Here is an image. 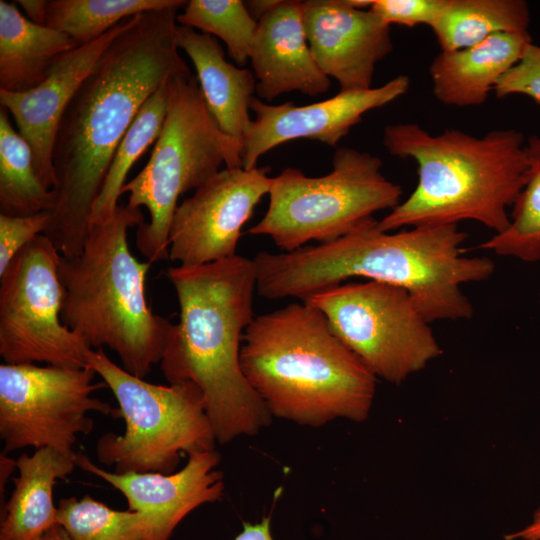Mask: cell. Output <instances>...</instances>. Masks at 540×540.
Segmentation results:
<instances>
[{"label": "cell", "instance_id": "obj_18", "mask_svg": "<svg viewBox=\"0 0 540 540\" xmlns=\"http://www.w3.org/2000/svg\"><path fill=\"white\" fill-rule=\"evenodd\" d=\"M249 60L264 102L293 91L315 97L330 88L307 40L302 1L280 0L258 21Z\"/></svg>", "mask_w": 540, "mask_h": 540}, {"label": "cell", "instance_id": "obj_13", "mask_svg": "<svg viewBox=\"0 0 540 540\" xmlns=\"http://www.w3.org/2000/svg\"><path fill=\"white\" fill-rule=\"evenodd\" d=\"M269 170L222 169L178 204L169 230V259L200 266L237 255L243 226L269 192Z\"/></svg>", "mask_w": 540, "mask_h": 540}, {"label": "cell", "instance_id": "obj_28", "mask_svg": "<svg viewBox=\"0 0 540 540\" xmlns=\"http://www.w3.org/2000/svg\"><path fill=\"white\" fill-rule=\"evenodd\" d=\"M58 524L72 540H150L144 514L112 509L90 495L60 500Z\"/></svg>", "mask_w": 540, "mask_h": 540}, {"label": "cell", "instance_id": "obj_10", "mask_svg": "<svg viewBox=\"0 0 540 540\" xmlns=\"http://www.w3.org/2000/svg\"><path fill=\"white\" fill-rule=\"evenodd\" d=\"M377 378L400 385L442 354L429 322L403 288L371 281L339 284L307 301Z\"/></svg>", "mask_w": 540, "mask_h": 540}, {"label": "cell", "instance_id": "obj_7", "mask_svg": "<svg viewBox=\"0 0 540 540\" xmlns=\"http://www.w3.org/2000/svg\"><path fill=\"white\" fill-rule=\"evenodd\" d=\"M222 164L242 167L241 148L219 129L197 78H172L166 118L151 156L122 189L128 205L149 212V221L136 231V247L148 262L169 259V230L179 197L205 184Z\"/></svg>", "mask_w": 540, "mask_h": 540}, {"label": "cell", "instance_id": "obj_22", "mask_svg": "<svg viewBox=\"0 0 540 540\" xmlns=\"http://www.w3.org/2000/svg\"><path fill=\"white\" fill-rule=\"evenodd\" d=\"M76 47L65 33L26 18L15 2L0 0V90L18 93L38 86Z\"/></svg>", "mask_w": 540, "mask_h": 540}, {"label": "cell", "instance_id": "obj_31", "mask_svg": "<svg viewBox=\"0 0 540 540\" xmlns=\"http://www.w3.org/2000/svg\"><path fill=\"white\" fill-rule=\"evenodd\" d=\"M494 92L498 98L526 95L540 104V46L530 43L521 59L500 79Z\"/></svg>", "mask_w": 540, "mask_h": 540}, {"label": "cell", "instance_id": "obj_2", "mask_svg": "<svg viewBox=\"0 0 540 540\" xmlns=\"http://www.w3.org/2000/svg\"><path fill=\"white\" fill-rule=\"evenodd\" d=\"M467 234L458 225L384 231L372 218L328 243L292 252L260 251L253 258L256 291L269 300L311 296L353 277L405 289L429 322L470 319L474 309L460 286L488 279L487 257L463 256Z\"/></svg>", "mask_w": 540, "mask_h": 540}, {"label": "cell", "instance_id": "obj_12", "mask_svg": "<svg viewBox=\"0 0 540 540\" xmlns=\"http://www.w3.org/2000/svg\"><path fill=\"white\" fill-rule=\"evenodd\" d=\"M90 367L63 368L34 363L0 365V438L3 453L32 447L73 453L78 435L94 428L90 412L111 415L113 408L92 397Z\"/></svg>", "mask_w": 540, "mask_h": 540}, {"label": "cell", "instance_id": "obj_11", "mask_svg": "<svg viewBox=\"0 0 540 540\" xmlns=\"http://www.w3.org/2000/svg\"><path fill=\"white\" fill-rule=\"evenodd\" d=\"M61 253L45 234L24 247L0 275V356L6 364L88 367L91 349L61 317Z\"/></svg>", "mask_w": 540, "mask_h": 540}, {"label": "cell", "instance_id": "obj_34", "mask_svg": "<svg viewBox=\"0 0 540 540\" xmlns=\"http://www.w3.org/2000/svg\"><path fill=\"white\" fill-rule=\"evenodd\" d=\"M504 540H540V506L534 511L530 522L524 527L505 534Z\"/></svg>", "mask_w": 540, "mask_h": 540}, {"label": "cell", "instance_id": "obj_23", "mask_svg": "<svg viewBox=\"0 0 540 540\" xmlns=\"http://www.w3.org/2000/svg\"><path fill=\"white\" fill-rule=\"evenodd\" d=\"M529 6L524 0H444L429 26L440 50L474 46L502 32H528Z\"/></svg>", "mask_w": 540, "mask_h": 540}, {"label": "cell", "instance_id": "obj_29", "mask_svg": "<svg viewBox=\"0 0 540 540\" xmlns=\"http://www.w3.org/2000/svg\"><path fill=\"white\" fill-rule=\"evenodd\" d=\"M176 21L220 38L237 66L243 67L249 60L257 22L248 13L244 1L190 0Z\"/></svg>", "mask_w": 540, "mask_h": 540}, {"label": "cell", "instance_id": "obj_36", "mask_svg": "<svg viewBox=\"0 0 540 540\" xmlns=\"http://www.w3.org/2000/svg\"><path fill=\"white\" fill-rule=\"evenodd\" d=\"M280 0H248L244 5L250 16L258 23L265 15L273 10Z\"/></svg>", "mask_w": 540, "mask_h": 540}, {"label": "cell", "instance_id": "obj_35", "mask_svg": "<svg viewBox=\"0 0 540 540\" xmlns=\"http://www.w3.org/2000/svg\"><path fill=\"white\" fill-rule=\"evenodd\" d=\"M48 0H17L14 1L26 13L33 23L45 26Z\"/></svg>", "mask_w": 540, "mask_h": 540}, {"label": "cell", "instance_id": "obj_37", "mask_svg": "<svg viewBox=\"0 0 540 540\" xmlns=\"http://www.w3.org/2000/svg\"><path fill=\"white\" fill-rule=\"evenodd\" d=\"M16 469V460L8 457L6 453L0 455V497L3 503V491L12 472Z\"/></svg>", "mask_w": 540, "mask_h": 540}, {"label": "cell", "instance_id": "obj_5", "mask_svg": "<svg viewBox=\"0 0 540 540\" xmlns=\"http://www.w3.org/2000/svg\"><path fill=\"white\" fill-rule=\"evenodd\" d=\"M383 144L395 157L417 164L409 197L378 221L384 231L458 225L471 220L495 231L510 224L508 210L524 185V136L497 129L482 137L458 129L434 135L417 123L385 126Z\"/></svg>", "mask_w": 540, "mask_h": 540}, {"label": "cell", "instance_id": "obj_17", "mask_svg": "<svg viewBox=\"0 0 540 540\" xmlns=\"http://www.w3.org/2000/svg\"><path fill=\"white\" fill-rule=\"evenodd\" d=\"M132 18L123 20L99 39L62 55L38 86L18 93L0 90L1 107L12 115L19 134L30 145L36 173L49 190L57 185L53 149L62 116L84 79Z\"/></svg>", "mask_w": 540, "mask_h": 540}, {"label": "cell", "instance_id": "obj_32", "mask_svg": "<svg viewBox=\"0 0 540 540\" xmlns=\"http://www.w3.org/2000/svg\"><path fill=\"white\" fill-rule=\"evenodd\" d=\"M444 0H372L370 10L384 22L406 27L430 26Z\"/></svg>", "mask_w": 540, "mask_h": 540}, {"label": "cell", "instance_id": "obj_15", "mask_svg": "<svg viewBox=\"0 0 540 540\" xmlns=\"http://www.w3.org/2000/svg\"><path fill=\"white\" fill-rule=\"evenodd\" d=\"M303 20L313 57L340 91L372 88L378 62L393 50L390 25L370 9L345 0L302 1Z\"/></svg>", "mask_w": 540, "mask_h": 540}, {"label": "cell", "instance_id": "obj_38", "mask_svg": "<svg viewBox=\"0 0 540 540\" xmlns=\"http://www.w3.org/2000/svg\"><path fill=\"white\" fill-rule=\"evenodd\" d=\"M41 540H72L61 525L50 529Z\"/></svg>", "mask_w": 540, "mask_h": 540}, {"label": "cell", "instance_id": "obj_27", "mask_svg": "<svg viewBox=\"0 0 540 540\" xmlns=\"http://www.w3.org/2000/svg\"><path fill=\"white\" fill-rule=\"evenodd\" d=\"M527 170L506 230L477 246L501 256L526 262L540 260V136L532 135L524 146Z\"/></svg>", "mask_w": 540, "mask_h": 540}, {"label": "cell", "instance_id": "obj_21", "mask_svg": "<svg viewBox=\"0 0 540 540\" xmlns=\"http://www.w3.org/2000/svg\"><path fill=\"white\" fill-rule=\"evenodd\" d=\"M76 455L45 447L16 459L18 476L13 478L14 489L1 509L0 540H41L58 525L54 486L77 467Z\"/></svg>", "mask_w": 540, "mask_h": 540}, {"label": "cell", "instance_id": "obj_1", "mask_svg": "<svg viewBox=\"0 0 540 540\" xmlns=\"http://www.w3.org/2000/svg\"><path fill=\"white\" fill-rule=\"evenodd\" d=\"M186 3L133 16L62 116L53 149L56 201L45 232L62 256L81 253L92 205L143 104L170 78L192 74L175 40L177 12Z\"/></svg>", "mask_w": 540, "mask_h": 540}, {"label": "cell", "instance_id": "obj_9", "mask_svg": "<svg viewBox=\"0 0 540 540\" xmlns=\"http://www.w3.org/2000/svg\"><path fill=\"white\" fill-rule=\"evenodd\" d=\"M381 168L378 156L349 147L336 149L326 175L286 168L271 177L268 208L248 233L270 237L283 252L337 240L401 202V186Z\"/></svg>", "mask_w": 540, "mask_h": 540}, {"label": "cell", "instance_id": "obj_25", "mask_svg": "<svg viewBox=\"0 0 540 540\" xmlns=\"http://www.w3.org/2000/svg\"><path fill=\"white\" fill-rule=\"evenodd\" d=\"M172 78L146 100L120 141L100 192L92 205L90 226L103 223L114 216L129 170L158 139L167 114Z\"/></svg>", "mask_w": 540, "mask_h": 540}, {"label": "cell", "instance_id": "obj_6", "mask_svg": "<svg viewBox=\"0 0 540 540\" xmlns=\"http://www.w3.org/2000/svg\"><path fill=\"white\" fill-rule=\"evenodd\" d=\"M144 222L140 208L119 205L114 216L90 226L81 253L61 255L62 321L91 349L108 347L127 372L145 378L160 363L171 323L145 296L150 262L130 251L128 231Z\"/></svg>", "mask_w": 540, "mask_h": 540}, {"label": "cell", "instance_id": "obj_4", "mask_svg": "<svg viewBox=\"0 0 540 540\" xmlns=\"http://www.w3.org/2000/svg\"><path fill=\"white\" fill-rule=\"evenodd\" d=\"M240 362L272 417L317 428L370 414L378 378L308 302L255 316Z\"/></svg>", "mask_w": 540, "mask_h": 540}, {"label": "cell", "instance_id": "obj_16", "mask_svg": "<svg viewBox=\"0 0 540 540\" xmlns=\"http://www.w3.org/2000/svg\"><path fill=\"white\" fill-rule=\"evenodd\" d=\"M220 459L216 450L194 453L179 471L169 474H118L100 468L80 452L76 464L121 492L128 509L146 516L150 540H169L178 524L193 510L221 500L225 485L218 469Z\"/></svg>", "mask_w": 540, "mask_h": 540}, {"label": "cell", "instance_id": "obj_3", "mask_svg": "<svg viewBox=\"0 0 540 540\" xmlns=\"http://www.w3.org/2000/svg\"><path fill=\"white\" fill-rule=\"evenodd\" d=\"M179 319L170 325L160 360L169 384L191 382L203 394L216 440L254 436L272 422L245 377L241 342L254 316L256 268L240 255L200 266H173Z\"/></svg>", "mask_w": 540, "mask_h": 540}, {"label": "cell", "instance_id": "obj_26", "mask_svg": "<svg viewBox=\"0 0 540 540\" xmlns=\"http://www.w3.org/2000/svg\"><path fill=\"white\" fill-rule=\"evenodd\" d=\"M183 0H48L45 26L68 35L77 46L89 44L123 20Z\"/></svg>", "mask_w": 540, "mask_h": 540}, {"label": "cell", "instance_id": "obj_14", "mask_svg": "<svg viewBox=\"0 0 540 540\" xmlns=\"http://www.w3.org/2000/svg\"><path fill=\"white\" fill-rule=\"evenodd\" d=\"M409 77L398 75L379 87L339 91L335 96L309 105L293 102L271 105L253 97L242 144V167H257L258 160L275 147L297 139H309L331 147L343 139L368 111L381 108L406 94Z\"/></svg>", "mask_w": 540, "mask_h": 540}, {"label": "cell", "instance_id": "obj_19", "mask_svg": "<svg viewBox=\"0 0 540 540\" xmlns=\"http://www.w3.org/2000/svg\"><path fill=\"white\" fill-rule=\"evenodd\" d=\"M530 43L529 32H502L468 48L441 51L429 67L433 95L449 106L483 104Z\"/></svg>", "mask_w": 540, "mask_h": 540}, {"label": "cell", "instance_id": "obj_30", "mask_svg": "<svg viewBox=\"0 0 540 540\" xmlns=\"http://www.w3.org/2000/svg\"><path fill=\"white\" fill-rule=\"evenodd\" d=\"M50 223L51 212L27 216L0 214V275L24 247L45 234Z\"/></svg>", "mask_w": 540, "mask_h": 540}, {"label": "cell", "instance_id": "obj_8", "mask_svg": "<svg viewBox=\"0 0 540 540\" xmlns=\"http://www.w3.org/2000/svg\"><path fill=\"white\" fill-rule=\"evenodd\" d=\"M86 362L117 401L112 416L125 423L122 435L107 432L96 443L98 461L113 472L169 474L182 455L215 450L216 436L195 384L147 382L115 364L103 349H90Z\"/></svg>", "mask_w": 540, "mask_h": 540}, {"label": "cell", "instance_id": "obj_33", "mask_svg": "<svg viewBox=\"0 0 540 540\" xmlns=\"http://www.w3.org/2000/svg\"><path fill=\"white\" fill-rule=\"evenodd\" d=\"M242 531L233 540H274L271 533V516L252 524L243 522Z\"/></svg>", "mask_w": 540, "mask_h": 540}, {"label": "cell", "instance_id": "obj_24", "mask_svg": "<svg viewBox=\"0 0 540 540\" xmlns=\"http://www.w3.org/2000/svg\"><path fill=\"white\" fill-rule=\"evenodd\" d=\"M7 109H0V214L27 216L52 212L54 190L39 179L28 142L16 132Z\"/></svg>", "mask_w": 540, "mask_h": 540}, {"label": "cell", "instance_id": "obj_20", "mask_svg": "<svg viewBox=\"0 0 540 540\" xmlns=\"http://www.w3.org/2000/svg\"><path fill=\"white\" fill-rule=\"evenodd\" d=\"M175 40L191 59L206 106L219 129L242 152L244 131L250 122V104L256 92L254 74L225 59L216 37L176 25Z\"/></svg>", "mask_w": 540, "mask_h": 540}]
</instances>
